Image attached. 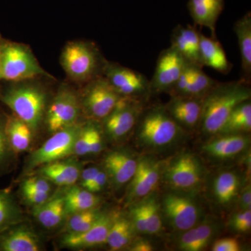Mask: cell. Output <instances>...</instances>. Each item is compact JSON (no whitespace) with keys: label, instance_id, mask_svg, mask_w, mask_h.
Masks as SVG:
<instances>
[{"label":"cell","instance_id":"obj_1","mask_svg":"<svg viewBox=\"0 0 251 251\" xmlns=\"http://www.w3.org/2000/svg\"><path fill=\"white\" fill-rule=\"evenodd\" d=\"M250 82L241 79L232 82L217 84L203 98L201 123L202 130L208 134L221 132L236 107L250 100Z\"/></svg>","mask_w":251,"mask_h":251},{"label":"cell","instance_id":"obj_2","mask_svg":"<svg viewBox=\"0 0 251 251\" xmlns=\"http://www.w3.org/2000/svg\"><path fill=\"white\" fill-rule=\"evenodd\" d=\"M17 83L3 91L0 99L35 133L45 116L47 95L38 86Z\"/></svg>","mask_w":251,"mask_h":251},{"label":"cell","instance_id":"obj_3","mask_svg":"<svg viewBox=\"0 0 251 251\" xmlns=\"http://www.w3.org/2000/svg\"><path fill=\"white\" fill-rule=\"evenodd\" d=\"M1 80L21 82L41 75H49L27 46L0 41Z\"/></svg>","mask_w":251,"mask_h":251},{"label":"cell","instance_id":"obj_4","mask_svg":"<svg viewBox=\"0 0 251 251\" xmlns=\"http://www.w3.org/2000/svg\"><path fill=\"white\" fill-rule=\"evenodd\" d=\"M82 124L69 127L52 133V136L28 156L24 173L30 175L34 171L49 163L69 158L74 154V145Z\"/></svg>","mask_w":251,"mask_h":251},{"label":"cell","instance_id":"obj_5","mask_svg":"<svg viewBox=\"0 0 251 251\" xmlns=\"http://www.w3.org/2000/svg\"><path fill=\"white\" fill-rule=\"evenodd\" d=\"M100 63L97 50L82 41L68 43L61 55V64L64 72L77 82H85L99 76L97 73Z\"/></svg>","mask_w":251,"mask_h":251},{"label":"cell","instance_id":"obj_6","mask_svg":"<svg viewBox=\"0 0 251 251\" xmlns=\"http://www.w3.org/2000/svg\"><path fill=\"white\" fill-rule=\"evenodd\" d=\"M81 103L75 91L62 85L46 112V125L50 133H54L76 125Z\"/></svg>","mask_w":251,"mask_h":251},{"label":"cell","instance_id":"obj_7","mask_svg":"<svg viewBox=\"0 0 251 251\" xmlns=\"http://www.w3.org/2000/svg\"><path fill=\"white\" fill-rule=\"evenodd\" d=\"M180 125L166 109L157 107L147 112L140 122V139L151 146L168 145L179 133Z\"/></svg>","mask_w":251,"mask_h":251},{"label":"cell","instance_id":"obj_8","mask_svg":"<svg viewBox=\"0 0 251 251\" xmlns=\"http://www.w3.org/2000/svg\"><path fill=\"white\" fill-rule=\"evenodd\" d=\"M122 97L106 77L99 75L91 80L86 87L81 106L91 118L103 120L113 110Z\"/></svg>","mask_w":251,"mask_h":251},{"label":"cell","instance_id":"obj_9","mask_svg":"<svg viewBox=\"0 0 251 251\" xmlns=\"http://www.w3.org/2000/svg\"><path fill=\"white\" fill-rule=\"evenodd\" d=\"M103 75L122 97L139 98L151 93V84L145 75L116 64L107 62Z\"/></svg>","mask_w":251,"mask_h":251},{"label":"cell","instance_id":"obj_10","mask_svg":"<svg viewBox=\"0 0 251 251\" xmlns=\"http://www.w3.org/2000/svg\"><path fill=\"white\" fill-rule=\"evenodd\" d=\"M188 63L173 46L163 50L158 56L156 69L150 80L151 92H171Z\"/></svg>","mask_w":251,"mask_h":251},{"label":"cell","instance_id":"obj_11","mask_svg":"<svg viewBox=\"0 0 251 251\" xmlns=\"http://www.w3.org/2000/svg\"><path fill=\"white\" fill-rule=\"evenodd\" d=\"M138 98L122 97L115 108L103 119L104 129L112 140L124 138L133 129L141 112Z\"/></svg>","mask_w":251,"mask_h":251},{"label":"cell","instance_id":"obj_12","mask_svg":"<svg viewBox=\"0 0 251 251\" xmlns=\"http://www.w3.org/2000/svg\"><path fill=\"white\" fill-rule=\"evenodd\" d=\"M112 217L101 214L90 229L80 233H65L60 245L66 249L81 250L103 245L107 242Z\"/></svg>","mask_w":251,"mask_h":251},{"label":"cell","instance_id":"obj_13","mask_svg":"<svg viewBox=\"0 0 251 251\" xmlns=\"http://www.w3.org/2000/svg\"><path fill=\"white\" fill-rule=\"evenodd\" d=\"M41 249L39 236L24 221L0 233V251H39Z\"/></svg>","mask_w":251,"mask_h":251},{"label":"cell","instance_id":"obj_14","mask_svg":"<svg viewBox=\"0 0 251 251\" xmlns=\"http://www.w3.org/2000/svg\"><path fill=\"white\" fill-rule=\"evenodd\" d=\"M163 204L166 216L176 229L188 230L197 222L199 215L197 206L187 198L168 195Z\"/></svg>","mask_w":251,"mask_h":251},{"label":"cell","instance_id":"obj_15","mask_svg":"<svg viewBox=\"0 0 251 251\" xmlns=\"http://www.w3.org/2000/svg\"><path fill=\"white\" fill-rule=\"evenodd\" d=\"M196 26L178 25L172 34L171 46L188 63L203 68L200 55L201 33L198 31Z\"/></svg>","mask_w":251,"mask_h":251},{"label":"cell","instance_id":"obj_16","mask_svg":"<svg viewBox=\"0 0 251 251\" xmlns=\"http://www.w3.org/2000/svg\"><path fill=\"white\" fill-rule=\"evenodd\" d=\"M201 172L198 162L191 155L180 156L168 168L167 178L172 186L187 189L201 181Z\"/></svg>","mask_w":251,"mask_h":251},{"label":"cell","instance_id":"obj_17","mask_svg":"<svg viewBox=\"0 0 251 251\" xmlns=\"http://www.w3.org/2000/svg\"><path fill=\"white\" fill-rule=\"evenodd\" d=\"M187 7L195 25L210 29L216 37V24L225 7V0H188Z\"/></svg>","mask_w":251,"mask_h":251},{"label":"cell","instance_id":"obj_18","mask_svg":"<svg viewBox=\"0 0 251 251\" xmlns=\"http://www.w3.org/2000/svg\"><path fill=\"white\" fill-rule=\"evenodd\" d=\"M36 173L59 186H72L80 179V163L74 160L64 159L49 163L38 168Z\"/></svg>","mask_w":251,"mask_h":251},{"label":"cell","instance_id":"obj_19","mask_svg":"<svg viewBox=\"0 0 251 251\" xmlns=\"http://www.w3.org/2000/svg\"><path fill=\"white\" fill-rule=\"evenodd\" d=\"M200 55L203 67L206 66L224 74H228L232 69V64L216 37H207L201 33Z\"/></svg>","mask_w":251,"mask_h":251},{"label":"cell","instance_id":"obj_20","mask_svg":"<svg viewBox=\"0 0 251 251\" xmlns=\"http://www.w3.org/2000/svg\"><path fill=\"white\" fill-rule=\"evenodd\" d=\"M138 162L130 155L121 151H114L105 159V169L117 186L126 184L134 176Z\"/></svg>","mask_w":251,"mask_h":251},{"label":"cell","instance_id":"obj_21","mask_svg":"<svg viewBox=\"0 0 251 251\" xmlns=\"http://www.w3.org/2000/svg\"><path fill=\"white\" fill-rule=\"evenodd\" d=\"M36 221L46 229L56 228L67 216L64 195L50 198L46 202L34 207Z\"/></svg>","mask_w":251,"mask_h":251},{"label":"cell","instance_id":"obj_22","mask_svg":"<svg viewBox=\"0 0 251 251\" xmlns=\"http://www.w3.org/2000/svg\"><path fill=\"white\" fill-rule=\"evenodd\" d=\"M241 59L243 79L250 82L251 77V14L250 11L239 18L234 25Z\"/></svg>","mask_w":251,"mask_h":251},{"label":"cell","instance_id":"obj_23","mask_svg":"<svg viewBox=\"0 0 251 251\" xmlns=\"http://www.w3.org/2000/svg\"><path fill=\"white\" fill-rule=\"evenodd\" d=\"M158 179L159 173L156 165L148 160L139 162L131 179V196L137 198L147 196L156 187Z\"/></svg>","mask_w":251,"mask_h":251},{"label":"cell","instance_id":"obj_24","mask_svg":"<svg viewBox=\"0 0 251 251\" xmlns=\"http://www.w3.org/2000/svg\"><path fill=\"white\" fill-rule=\"evenodd\" d=\"M6 133L14 153L27 151L30 147L34 133L25 122L14 114L6 120Z\"/></svg>","mask_w":251,"mask_h":251},{"label":"cell","instance_id":"obj_25","mask_svg":"<svg viewBox=\"0 0 251 251\" xmlns=\"http://www.w3.org/2000/svg\"><path fill=\"white\" fill-rule=\"evenodd\" d=\"M247 138L240 134H226L213 140L204 147L206 152L219 158H230L240 153L247 147Z\"/></svg>","mask_w":251,"mask_h":251},{"label":"cell","instance_id":"obj_26","mask_svg":"<svg viewBox=\"0 0 251 251\" xmlns=\"http://www.w3.org/2000/svg\"><path fill=\"white\" fill-rule=\"evenodd\" d=\"M67 216L94 209L99 199L94 193L82 187L72 186L64 194Z\"/></svg>","mask_w":251,"mask_h":251},{"label":"cell","instance_id":"obj_27","mask_svg":"<svg viewBox=\"0 0 251 251\" xmlns=\"http://www.w3.org/2000/svg\"><path fill=\"white\" fill-rule=\"evenodd\" d=\"M24 216L14 196L7 190L0 189V233L24 221Z\"/></svg>","mask_w":251,"mask_h":251},{"label":"cell","instance_id":"obj_28","mask_svg":"<svg viewBox=\"0 0 251 251\" xmlns=\"http://www.w3.org/2000/svg\"><path fill=\"white\" fill-rule=\"evenodd\" d=\"M251 129V103L250 100L238 105L232 110L219 133L234 134Z\"/></svg>","mask_w":251,"mask_h":251},{"label":"cell","instance_id":"obj_29","mask_svg":"<svg viewBox=\"0 0 251 251\" xmlns=\"http://www.w3.org/2000/svg\"><path fill=\"white\" fill-rule=\"evenodd\" d=\"M131 224L122 216L112 217L106 244L112 251H120L128 245L131 239Z\"/></svg>","mask_w":251,"mask_h":251},{"label":"cell","instance_id":"obj_30","mask_svg":"<svg viewBox=\"0 0 251 251\" xmlns=\"http://www.w3.org/2000/svg\"><path fill=\"white\" fill-rule=\"evenodd\" d=\"M212 235V229L209 225L203 224L195 228L188 229L180 240L182 250L199 251L207 245Z\"/></svg>","mask_w":251,"mask_h":251},{"label":"cell","instance_id":"obj_31","mask_svg":"<svg viewBox=\"0 0 251 251\" xmlns=\"http://www.w3.org/2000/svg\"><path fill=\"white\" fill-rule=\"evenodd\" d=\"M203 68L195 66L192 78L184 94L179 97L203 99L209 91L218 83L203 71Z\"/></svg>","mask_w":251,"mask_h":251},{"label":"cell","instance_id":"obj_32","mask_svg":"<svg viewBox=\"0 0 251 251\" xmlns=\"http://www.w3.org/2000/svg\"><path fill=\"white\" fill-rule=\"evenodd\" d=\"M239 181L233 173L226 172L216 178L214 192L219 202L227 204L235 197L239 188Z\"/></svg>","mask_w":251,"mask_h":251},{"label":"cell","instance_id":"obj_33","mask_svg":"<svg viewBox=\"0 0 251 251\" xmlns=\"http://www.w3.org/2000/svg\"><path fill=\"white\" fill-rule=\"evenodd\" d=\"M101 214L94 209L80 211L69 215L65 226L66 233H80L92 227Z\"/></svg>","mask_w":251,"mask_h":251},{"label":"cell","instance_id":"obj_34","mask_svg":"<svg viewBox=\"0 0 251 251\" xmlns=\"http://www.w3.org/2000/svg\"><path fill=\"white\" fill-rule=\"evenodd\" d=\"M144 206L146 216L147 233L157 234L160 232L162 227L158 205L152 201L144 203Z\"/></svg>","mask_w":251,"mask_h":251},{"label":"cell","instance_id":"obj_35","mask_svg":"<svg viewBox=\"0 0 251 251\" xmlns=\"http://www.w3.org/2000/svg\"><path fill=\"white\" fill-rule=\"evenodd\" d=\"M92 122L82 125L74 145V154L83 156L90 152V143Z\"/></svg>","mask_w":251,"mask_h":251},{"label":"cell","instance_id":"obj_36","mask_svg":"<svg viewBox=\"0 0 251 251\" xmlns=\"http://www.w3.org/2000/svg\"><path fill=\"white\" fill-rule=\"evenodd\" d=\"M49 179L40 175H29L23 181L21 189H31L41 192L51 193V184Z\"/></svg>","mask_w":251,"mask_h":251},{"label":"cell","instance_id":"obj_37","mask_svg":"<svg viewBox=\"0 0 251 251\" xmlns=\"http://www.w3.org/2000/svg\"><path fill=\"white\" fill-rule=\"evenodd\" d=\"M6 133V121L0 117V167L7 163L14 153Z\"/></svg>","mask_w":251,"mask_h":251},{"label":"cell","instance_id":"obj_38","mask_svg":"<svg viewBox=\"0 0 251 251\" xmlns=\"http://www.w3.org/2000/svg\"><path fill=\"white\" fill-rule=\"evenodd\" d=\"M21 192L25 201L34 207L44 204L50 198V193L41 192L31 189H21Z\"/></svg>","mask_w":251,"mask_h":251},{"label":"cell","instance_id":"obj_39","mask_svg":"<svg viewBox=\"0 0 251 251\" xmlns=\"http://www.w3.org/2000/svg\"><path fill=\"white\" fill-rule=\"evenodd\" d=\"M133 226L141 233H147L146 216L144 204L135 206L132 210Z\"/></svg>","mask_w":251,"mask_h":251},{"label":"cell","instance_id":"obj_40","mask_svg":"<svg viewBox=\"0 0 251 251\" xmlns=\"http://www.w3.org/2000/svg\"><path fill=\"white\" fill-rule=\"evenodd\" d=\"M102 149H103V140H102L100 130L95 124L92 123L89 154H97L100 152Z\"/></svg>","mask_w":251,"mask_h":251},{"label":"cell","instance_id":"obj_41","mask_svg":"<svg viewBox=\"0 0 251 251\" xmlns=\"http://www.w3.org/2000/svg\"><path fill=\"white\" fill-rule=\"evenodd\" d=\"M239 242L237 239L232 238L219 239L215 242L212 247L214 251H239Z\"/></svg>","mask_w":251,"mask_h":251},{"label":"cell","instance_id":"obj_42","mask_svg":"<svg viewBox=\"0 0 251 251\" xmlns=\"http://www.w3.org/2000/svg\"><path fill=\"white\" fill-rule=\"evenodd\" d=\"M99 168L97 167H89L81 171L80 176V186L85 189L90 186L95 178L96 175L99 173Z\"/></svg>","mask_w":251,"mask_h":251},{"label":"cell","instance_id":"obj_43","mask_svg":"<svg viewBox=\"0 0 251 251\" xmlns=\"http://www.w3.org/2000/svg\"><path fill=\"white\" fill-rule=\"evenodd\" d=\"M107 176H108V175L106 174L105 171L99 170V173L96 175L95 178H94L92 184L87 188V191L93 193L101 191L102 188L106 184Z\"/></svg>","mask_w":251,"mask_h":251},{"label":"cell","instance_id":"obj_44","mask_svg":"<svg viewBox=\"0 0 251 251\" xmlns=\"http://www.w3.org/2000/svg\"><path fill=\"white\" fill-rule=\"evenodd\" d=\"M241 206L243 209L247 210L251 209V188H247L243 193L240 199Z\"/></svg>","mask_w":251,"mask_h":251},{"label":"cell","instance_id":"obj_45","mask_svg":"<svg viewBox=\"0 0 251 251\" xmlns=\"http://www.w3.org/2000/svg\"><path fill=\"white\" fill-rule=\"evenodd\" d=\"M130 250L133 251H151L153 250V247L150 242L141 240L135 243Z\"/></svg>","mask_w":251,"mask_h":251},{"label":"cell","instance_id":"obj_46","mask_svg":"<svg viewBox=\"0 0 251 251\" xmlns=\"http://www.w3.org/2000/svg\"><path fill=\"white\" fill-rule=\"evenodd\" d=\"M251 211L249 209L247 212V215L244 221L236 227L235 229L239 232H247L251 229Z\"/></svg>","mask_w":251,"mask_h":251},{"label":"cell","instance_id":"obj_47","mask_svg":"<svg viewBox=\"0 0 251 251\" xmlns=\"http://www.w3.org/2000/svg\"><path fill=\"white\" fill-rule=\"evenodd\" d=\"M0 80H1V75H0Z\"/></svg>","mask_w":251,"mask_h":251},{"label":"cell","instance_id":"obj_48","mask_svg":"<svg viewBox=\"0 0 251 251\" xmlns=\"http://www.w3.org/2000/svg\"><path fill=\"white\" fill-rule=\"evenodd\" d=\"M0 41H1V38H0Z\"/></svg>","mask_w":251,"mask_h":251}]
</instances>
